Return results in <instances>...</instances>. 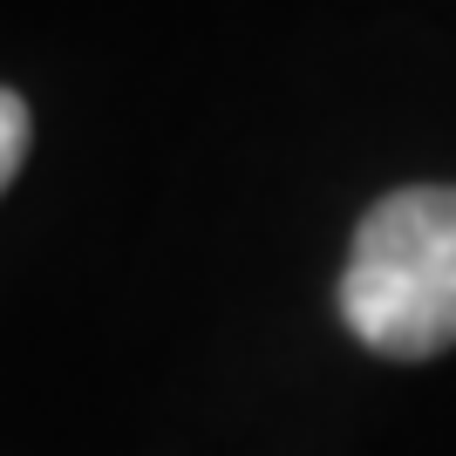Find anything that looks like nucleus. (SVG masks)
<instances>
[{"label": "nucleus", "instance_id": "2", "mask_svg": "<svg viewBox=\"0 0 456 456\" xmlns=\"http://www.w3.org/2000/svg\"><path fill=\"white\" fill-rule=\"evenodd\" d=\"M28 102H20L14 89H0V191L20 177V164H28Z\"/></svg>", "mask_w": 456, "mask_h": 456}, {"label": "nucleus", "instance_id": "1", "mask_svg": "<svg viewBox=\"0 0 456 456\" xmlns=\"http://www.w3.org/2000/svg\"><path fill=\"white\" fill-rule=\"evenodd\" d=\"M347 334L388 362H429L456 347V191H388L354 232L341 273Z\"/></svg>", "mask_w": 456, "mask_h": 456}]
</instances>
